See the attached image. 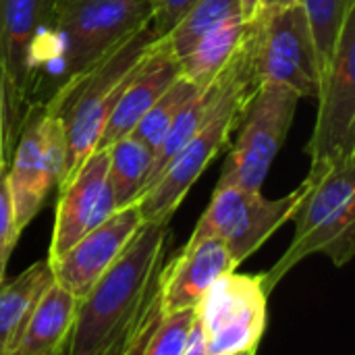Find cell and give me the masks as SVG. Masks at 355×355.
Listing matches in <instances>:
<instances>
[{
    "label": "cell",
    "mask_w": 355,
    "mask_h": 355,
    "mask_svg": "<svg viewBox=\"0 0 355 355\" xmlns=\"http://www.w3.org/2000/svg\"><path fill=\"white\" fill-rule=\"evenodd\" d=\"M168 225L144 223L110 268L77 302L64 355H119L156 295Z\"/></svg>",
    "instance_id": "1"
},
{
    "label": "cell",
    "mask_w": 355,
    "mask_h": 355,
    "mask_svg": "<svg viewBox=\"0 0 355 355\" xmlns=\"http://www.w3.org/2000/svg\"><path fill=\"white\" fill-rule=\"evenodd\" d=\"M158 33L148 23L119 46L108 50L89 69L62 83L44 108L58 116L67 137V171L58 189L75 175L96 150L100 133L119 104L125 87L158 44Z\"/></svg>",
    "instance_id": "2"
},
{
    "label": "cell",
    "mask_w": 355,
    "mask_h": 355,
    "mask_svg": "<svg viewBox=\"0 0 355 355\" xmlns=\"http://www.w3.org/2000/svg\"><path fill=\"white\" fill-rule=\"evenodd\" d=\"M306 191L293 212V241L281 260L260 275L270 295L277 285L312 254H324L339 268L355 254V152L312 164L304 179Z\"/></svg>",
    "instance_id": "3"
},
{
    "label": "cell",
    "mask_w": 355,
    "mask_h": 355,
    "mask_svg": "<svg viewBox=\"0 0 355 355\" xmlns=\"http://www.w3.org/2000/svg\"><path fill=\"white\" fill-rule=\"evenodd\" d=\"M250 37L239 54L237 75L231 87L227 89L225 98L216 106V110L208 116L200 131L175 154V158L160 173V177L135 202L144 223L168 225L171 216L177 212L187 191L208 168V164L216 158V154L229 141V135L239 125L243 110L256 89L250 62Z\"/></svg>",
    "instance_id": "4"
},
{
    "label": "cell",
    "mask_w": 355,
    "mask_h": 355,
    "mask_svg": "<svg viewBox=\"0 0 355 355\" xmlns=\"http://www.w3.org/2000/svg\"><path fill=\"white\" fill-rule=\"evenodd\" d=\"M150 21V0H56L46 67L52 94Z\"/></svg>",
    "instance_id": "5"
},
{
    "label": "cell",
    "mask_w": 355,
    "mask_h": 355,
    "mask_svg": "<svg viewBox=\"0 0 355 355\" xmlns=\"http://www.w3.org/2000/svg\"><path fill=\"white\" fill-rule=\"evenodd\" d=\"M56 0H0V83L4 96V141L12 154L31 92L50 60Z\"/></svg>",
    "instance_id": "6"
},
{
    "label": "cell",
    "mask_w": 355,
    "mask_h": 355,
    "mask_svg": "<svg viewBox=\"0 0 355 355\" xmlns=\"http://www.w3.org/2000/svg\"><path fill=\"white\" fill-rule=\"evenodd\" d=\"M64 171V127L58 116L44 108V102H31L6 166V185L19 235L35 218L48 193L62 183Z\"/></svg>",
    "instance_id": "7"
},
{
    "label": "cell",
    "mask_w": 355,
    "mask_h": 355,
    "mask_svg": "<svg viewBox=\"0 0 355 355\" xmlns=\"http://www.w3.org/2000/svg\"><path fill=\"white\" fill-rule=\"evenodd\" d=\"M252 21L250 62L256 87L277 83L300 98H318L324 69L304 6L295 4Z\"/></svg>",
    "instance_id": "8"
},
{
    "label": "cell",
    "mask_w": 355,
    "mask_h": 355,
    "mask_svg": "<svg viewBox=\"0 0 355 355\" xmlns=\"http://www.w3.org/2000/svg\"><path fill=\"white\" fill-rule=\"evenodd\" d=\"M300 100L293 89L277 83L254 89L237 125L239 137L225 160L216 187L262 191V183L289 135Z\"/></svg>",
    "instance_id": "9"
},
{
    "label": "cell",
    "mask_w": 355,
    "mask_h": 355,
    "mask_svg": "<svg viewBox=\"0 0 355 355\" xmlns=\"http://www.w3.org/2000/svg\"><path fill=\"white\" fill-rule=\"evenodd\" d=\"M304 191L306 183L289 196L268 200L262 191L216 187L206 212L191 233V239L212 237L223 241L231 260L239 266L293 216Z\"/></svg>",
    "instance_id": "10"
},
{
    "label": "cell",
    "mask_w": 355,
    "mask_h": 355,
    "mask_svg": "<svg viewBox=\"0 0 355 355\" xmlns=\"http://www.w3.org/2000/svg\"><path fill=\"white\" fill-rule=\"evenodd\" d=\"M268 295L260 275L227 272L212 283L196 308L208 355H229L258 347L266 329Z\"/></svg>",
    "instance_id": "11"
},
{
    "label": "cell",
    "mask_w": 355,
    "mask_h": 355,
    "mask_svg": "<svg viewBox=\"0 0 355 355\" xmlns=\"http://www.w3.org/2000/svg\"><path fill=\"white\" fill-rule=\"evenodd\" d=\"M306 152L312 164L355 152V8L349 10L335 52L324 67L318 116Z\"/></svg>",
    "instance_id": "12"
},
{
    "label": "cell",
    "mask_w": 355,
    "mask_h": 355,
    "mask_svg": "<svg viewBox=\"0 0 355 355\" xmlns=\"http://www.w3.org/2000/svg\"><path fill=\"white\" fill-rule=\"evenodd\" d=\"M116 212L108 181V150H94L58 189L48 262L58 260L83 235Z\"/></svg>",
    "instance_id": "13"
},
{
    "label": "cell",
    "mask_w": 355,
    "mask_h": 355,
    "mask_svg": "<svg viewBox=\"0 0 355 355\" xmlns=\"http://www.w3.org/2000/svg\"><path fill=\"white\" fill-rule=\"evenodd\" d=\"M144 225L137 204L116 210L110 218L83 235L69 252L50 262L54 283L77 302L110 268Z\"/></svg>",
    "instance_id": "14"
},
{
    "label": "cell",
    "mask_w": 355,
    "mask_h": 355,
    "mask_svg": "<svg viewBox=\"0 0 355 355\" xmlns=\"http://www.w3.org/2000/svg\"><path fill=\"white\" fill-rule=\"evenodd\" d=\"M237 270L223 241L212 237L191 239L160 270L158 295L164 312L198 308L216 279Z\"/></svg>",
    "instance_id": "15"
},
{
    "label": "cell",
    "mask_w": 355,
    "mask_h": 355,
    "mask_svg": "<svg viewBox=\"0 0 355 355\" xmlns=\"http://www.w3.org/2000/svg\"><path fill=\"white\" fill-rule=\"evenodd\" d=\"M179 75H181L179 60L158 40L152 54L144 60L139 71L125 87L119 104L114 106L110 119L106 121L100 133L96 150H106L121 137L129 135L144 119V114L156 104V100L175 83Z\"/></svg>",
    "instance_id": "16"
},
{
    "label": "cell",
    "mask_w": 355,
    "mask_h": 355,
    "mask_svg": "<svg viewBox=\"0 0 355 355\" xmlns=\"http://www.w3.org/2000/svg\"><path fill=\"white\" fill-rule=\"evenodd\" d=\"M52 285L54 275L48 260H40L15 279L0 283V355L12 354L40 300Z\"/></svg>",
    "instance_id": "17"
},
{
    "label": "cell",
    "mask_w": 355,
    "mask_h": 355,
    "mask_svg": "<svg viewBox=\"0 0 355 355\" xmlns=\"http://www.w3.org/2000/svg\"><path fill=\"white\" fill-rule=\"evenodd\" d=\"M77 300L56 283L44 293L10 355H64L73 333Z\"/></svg>",
    "instance_id": "18"
},
{
    "label": "cell",
    "mask_w": 355,
    "mask_h": 355,
    "mask_svg": "<svg viewBox=\"0 0 355 355\" xmlns=\"http://www.w3.org/2000/svg\"><path fill=\"white\" fill-rule=\"evenodd\" d=\"M252 29L254 21H245L241 15L225 21L216 29L206 33L189 50V54L179 60L181 75L198 87L210 85L241 52Z\"/></svg>",
    "instance_id": "19"
},
{
    "label": "cell",
    "mask_w": 355,
    "mask_h": 355,
    "mask_svg": "<svg viewBox=\"0 0 355 355\" xmlns=\"http://www.w3.org/2000/svg\"><path fill=\"white\" fill-rule=\"evenodd\" d=\"M193 320L196 308L183 312H164L156 289L154 300L119 355H181Z\"/></svg>",
    "instance_id": "20"
},
{
    "label": "cell",
    "mask_w": 355,
    "mask_h": 355,
    "mask_svg": "<svg viewBox=\"0 0 355 355\" xmlns=\"http://www.w3.org/2000/svg\"><path fill=\"white\" fill-rule=\"evenodd\" d=\"M108 150V181L116 210L131 206L146 189L154 152L133 135H125Z\"/></svg>",
    "instance_id": "21"
},
{
    "label": "cell",
    "mask_w": 355,
    "mask_h": 355,
    "mask_svg": "<svg viewBox=\"0 0 355 355\" xmlns=\"http://www.w3.org/2000/svg\"><path fill=\"white\" fill-rule=\"evenodd\" d=\"M237 15H241V0H196L160 42L177 60H181L206 33Z\"/></svg>",
    "instance_id": "22"
},
{
    "label": "cell",
    "mask_w": 355,
    "mask_h": 355,
    "mask_svg": "<svg viewBox=\"0 0 355 355\" xmlns=\"http://www.w3.org/2000/svg\"><path fill=\"white\" fill-rule=\"evenodd\" d=\"M198 89H200L198 85H193L189 79L179 75L175 79V83L156 100V104L144 114V119L137 123V127L129 135L137 137L154 152L158 148L160 139L164 137V133L168 131V127L173 125L175 116L193 98V94Z\"/></svg>",
    "instance_id": "23"
},
{
    "label": "cell",
    "mask_w": 355,
    "mask_h": 355,
    "mask_svg": "<svg viewBox=\"0 0 355 355\" xmlns=\"http://www.w3.org/2000/svg\"><path fill=\"white\" fill-rule=\"evenodd\" d=\"M302 6L308 15L316 52L324 69L335 52L349 10L355 8V0H302Z\"/></svg>",
    "instance_id": "24"
},
{
    "label": "cell",
    "mask_w": 355,
    "mask_h": 355,
    "mask_svg": "<svg viewBox=\"0 0 355 355\" xmlns=\"http://www.w3.org/2000/svg\"><path fill=\"white\" fill-rule=\"evenodd\" d=\"M19 237L21 235L15 229L12 202L6 185V166L0 164V283L6 279V264Z\"/></svg>",
    "instance_id": "25"
},
{
    "label": "cell",
    "mask_w": 355,
    "mask_h": 355,
    "mask_svg": "<svg viewBox=\"0 0 355 355\" xmlns=\"http://www.w3.org/2000/svg\"><path fill=\"white\" fill-rule=\"evenodd\" d=\"M196 0H150L152 4V21L150 25L158 33V37H164L179 19L189 10V6Z\"/></svg>",
    "instance_id": "26"
},
{
    "label": "cell",
    "mask_w": 355,
    "mask_h": 355,
    "mask_svg": "<svg viewBox=\"0 0 355 355\" xmlns=\"http://www.w3.org/2000/svg\"><path fill=\"white\" fill-rule=\"evenodd\" d=\"M181 355H208V345H206V337L202 327L198 324V320H193V327L185 339L183 345V354Z\"/></svg>",
    "instance_id": "27"
},
{
    "label": "cell",
    "mask_w": 355,
    "mask_h": 355,
    "mask_svg": "<svg viewBox=\"0 0 355 355\" xmlns=\"http://www.w3.org/2000/svg\"><path fill=\"white\" fill-rule=\"evenodd\" d=\"M295 4H302V0H258V8H256L254 19L270 17V15L283 10V8H289V6H295Z\"/></svg>",
    "instance_id": "28"
},
{
    "label": "cell",
    "mask_w": 355,
    "mask_h": 355,
    "mask_svg": "<svg viewBox=\"0 0 355 355\" xmlns=\"http://www.w3.org/2000/svg\"><path fill=\"white\" fill-rule=\"evenodd\" d=\"M8 162H10V154L4 141V96H2V83H0V164L8 166Z\"/></svg>",
    "instance_id": "29"
},
{
    "label": "cell",
    "mask_w": 355,
    "mask_h": 355,
    "mask_svg": "<svg viewBox=\"0 0 355 355\" xmlns=\"http://www.w3.org/2000/svg\"><path fill=\"white\" fill-rule=\"evenodd\" d=\"M258 8V0H241V15L245 21H252Z\"/></svg>",
    "instance_id": "30"
},
{
    "label": "cell",
    "mask_w": 355,
    "mask_h": 355,
    "mask_svg": "<svg viewBox=\"0 0 355 355\" xmlns=\"http://www.w3.org/2000/svg\"><path fill=\"white\" fill-rule=\"evenodd\" d=\"M229 355H258V347H250V349H243V352H235V354Z\"/></svg>",
    "instance_id": "31"
}]
</instances>
